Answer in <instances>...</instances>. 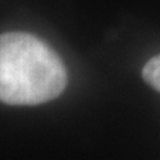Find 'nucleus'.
<instances>
[{"instance_id":"nucleus-2","label":"nucleus","mask_w":160,"mask_h":160,"mask_svg":"<svg viewBox=\"0 0 160 160\" xmlns=\"http://www.w3.org/2000/svg\"><path fill=\"white\" fill-rule=\"evenodd\" d=\"M142 77L151 88L160 92V55H156L144 65Z\"/></svg>"},{"instance_id":"nucleus-1","label":"nucleus","mask_w":160,"mask_h":160,"mask_svg":"<svg viewBox=\"0 0 160 160\" xmlns=\"http://www.w3.org/2000/svg\"><path fill=\"white\" fill-rule=\"evenodd\" d=\"M67 85L61 58L28 33L0 34V101L37 105L59 97Z\"/></svg>"}]
</instances>
